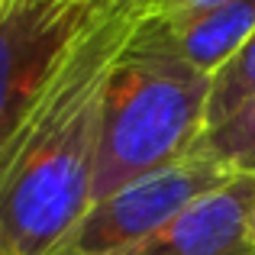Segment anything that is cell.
Instances as JSON below:
<instances>
[{
	"instance_id": "7",
	"label": "cell",
	"mask_w": 255,
	"mask_h": 255,
	"mask_svg": "<svg viewBox=\"0 0 255 255\" xmlns=\"http://www.w3.org/2000/svg\"><path fill=\"white\" fill-rule=\"evenodd\" d=\"M194 145L230 174H255V97H249L220 126L200 132Z\"/></svg>"
},
{
	"instance_id": "2",
	"label": "cell",
	"mask_w": 255,
	"mask_h": 255,
	"mask_svg": "<svg viewBox=\"0 0 255 255\" xmlns=\"http://www.w3.org/2000/svg\"><path fill=\"white\" fill-rule=\"evenodd\" d=\"M207 91L210 78L162 49L139 26L107 87L91 207L191 152L204 132Z\"/></svg>"
},
{
	"instance_id": "9",
	"label": "cell",
	"mask_w": 255,
	"mask_h": 255,
	"mask_svg": "<svg viewBox=\"0 0 255 255\" xmlns=\"http://www.w3.org/2000/svg\"><path fill=\"white\" fill-rule=\"evenodd\" d=\"M149 19H165V16H181V13L200 10V6L220 3V0H136Z\"/></svg>"
},
{
	"instance_id": "10",
	"label": "cell",
	"mask_w": 255,
	"mask_h": 255,
	"mask_svg": "<svg viewBox=\"0 0 255 255\" xmlns=\"http://www.w3.org/2000/svg\"><path fill=\"white\" fill-rule=\"evenodd\" d=\"M249 239H252V246H255V207H252V213H249Z\"/></svg>"
},
{
	"instance_id": "6",
	"label": "cell",
	"mask_w": 255,
	"mask_h": 255,
	"mask_svg": "<svg viewBox=\"0 0 255 255\" xmlns=\"http://www.w3.org/2000/svg\"><path fill=\"white\" fill-rule=\"evenodd\" d=\"M142 29L181 62L213 78L255 32V0H220L181 16L145 19Z\"/></svg>"
},
{
	"instance_id": "11",
	"label": "cell",
	"mask_w": 255,
	"mask_h": 255,
	"mask_svg": "<svg viewBox=\"0 0 255 255\" xmlns=\"http://www.w3.org/2000/svg\"><path fill=\"white\" fill-rule=\"evenodd\" d=\"M3 3H6V0H0V10H3Z\"/></svg>"
},
{
	"instance_id": "3",
	"label": "cell",
	"mask_w": 255,
	"mask_h": 255,
	"mask_svg": "<svg viewBox=\"0 0 255 255\" xmlns=\"http://www.w3.org/2000/svg\"><path fill=\"white\" fill-rule=\"evenodd\" d=\"M220 162L194 145L181 158L142 174L100 204L87 207L58 246L45 255H117L171 223L204 194L233 181Z\"/></svg>"
},
{
	"instance_id": "1",
	"label": "cell",
	"mask_w": 255,
	"mask_h": 255,
	"mask_svg": "<svg viewBox=\"0 0 255 255\" xmlns=\"http://www.w3.org/2000/svg\"><path fill=\"white\" fill-rule=\"evenodd\" d=\"M142 19L136 0H94L0 149V255H45L91 207L107 87Z\"/></svg>"
},
{
	"instance_id": "5",
	"label": "cell",
	"mask_w": 255,
	"mask_h": 255,
	"mask_svg": "<svg viewBox=\"0 0 255 255\" xmlns=\"http://www.w3.org/2000/svg\"><path fill=\"white\" fill-rule=\"evenodd\" d=\"M255 207V174H236L204 194L171 223L117 255H255L249 213Z\"/></svg>"
},
{
	"instance_id": "4",
	"label": "cell",
	"mask_w": 255,
	"mask_h": 255,
	"mask_svg": "<svg viewBox=\"0 0 255 255\" xmlns=\"http://www.w3.org/2000/svg\"><path fill=\"white\" fill-rule=\"evenodd\" d=\"M94 0H6L0 10V149L16 132Z\"/></svg>"
},
{
	"instance_id": "8",
	"label": "cell",
	"mask_w": 255,
	"mask_h": 255,
	"mask_svg": "<svg viewBox=\"0 0 255 255\" xmlns=\"http://www.w3.org/2000/svg\"><path fill=\"white\" fill-rule=\"evenodd\" d=\"M249 97H255V32L249 42L210 78L207 91V110H204V132L230 120Z\"/></svg>"
}]
</instances>
